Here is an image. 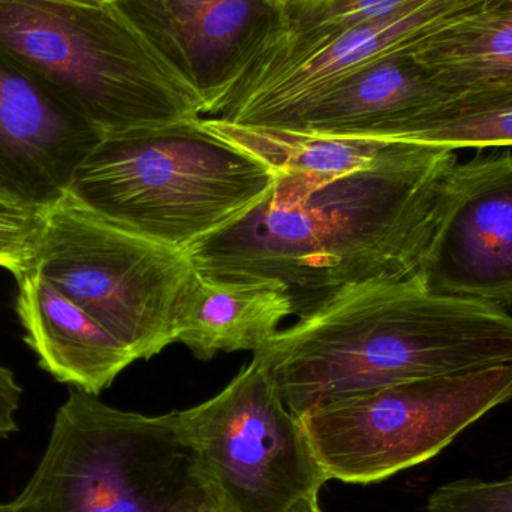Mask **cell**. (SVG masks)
I'll return each instance as SVG.
<instances>
[{
	"label": "cell",
	"instance_id": "obj_14",
	"mask_svg": "<svg viewBox=\"0 0 512 512\" xmlns=\"http://www.w3.org/2000/svg\"><path fill=\"white\" fill-rule=\"evenodd\" d=\"M15 279L27 343L57 381L98 396L134 363L128 348L50 280L33 270Z\"/></svg>",
	"mask_w": 512,
	"mask_h": 512
},
{
	"label": "cell",
	"instance_id": "obj_22",
	"mask_svg": "<svg viewBox=\"0 0 512 512\" xmlns=\"http://www.w3.org/2000/svg\"><path fill=\"white\" fill-rule=\"evenodd\" d=\"M21 394L23 390L11 370L0 366V438H8L18 430L15 414L20 406Z\"/></svg>",
	"mask_w": 512,
	"mask_h": 512
},
{
	"label": "cell",
	"instance_id": "obj_23",
	"mask_svg": "<svg viewBox=\"0 0 512 512\" xmlns=\"http://www.w3.org/2000/svg\"><path fill=\"white\" fill-rule=\"evenodd\" d=\"M286 512H324L319 505V495L307 496Z\"/></svg>",
	"mask_w": 512,
	"mask_h": 512
},
{
	"label": "cell",
	"instance_id": "obj_21",
	"mask_svg": "<svg viewBox=\"0 0 512 512\" xmlns=\"http://www.w3.org/2000/svg\"><path fill=\"white\" fill-rule=\"evenodd\" d=\"M171 512H227L222 507L218 495L200 472L195 471L191 481L186 484L182 495L177 499Z\"/></svg>",
	"mask_w": 512,
	"mask_h": 512
},
{
	"label": "cell",
	"instance_id": "obj_6",
	"mask_svg": "<svg viewBox=\"0 0 512 512\" xmlns=\"http://www.w3.org/2000/svg\"><path fill=\"white\" fill-rule=\"evenodd\" d=\"M27 270L83 307L135 360H149L177 343L198 277L185 252L125 230L68 194L45 212Z\"/></svg>",
	"mask_w": 512,
	"mask_h": 512
},
{
	"label": "cell",
	"instance_id": "obj_24",
	"mask_svg": "<svg viewBox=\"0 0 512 512\" xmlns=\"http://www.w3.org/2000/svg\"><path fill=\"white\" fill-rule=\"evenodd\" d=\"M0 512H5V510H3L2 504H0Z\"/></svg>",
	"mask_w": 512,
	"mask_h": 512
},
{
	"label": "cell",
	"instance_id": "obj_16",
	"mask_svg": "<svg viewBox=\"0 0 512 512\" xmlns=\"http://www.w3.org/2000/svg\"><path fill=\"white\" fill-rule=\"evenodd\" d=\"M411 54L448 93L512 89V0H486Z\"/></svg>",
	"mask_w": 512,
	"mask_h": 512
},
{
	"label": "cell",
	"instance_id": "obj_9",
	"mask_svg": "<svg viewBox=\"0 0 512 512\" xmlns=\"http://www.w3.org/2000/svg\"><path fill=\"white\" fill-rule=\"evenodd\" d=\"M484 2L415 0L319 41L261 54L215 117L237 125H274L343 75L394 54L411 53Z\"/></svg>",
	"mask_w": 512,
	"mask_h": 512
},
{
	"label": "cell",
	"instance_id": "obj_12",
	"mask_svg": "<svg viewBox=\"0 0 512 512\" xmlns=\"http://www.w3.org/2000/svg\"><path fill=\"white\" fill-rule=\"evenodd\" d=\"M83 117L0 50V192L39 209L65 197L101 140Z\"/></svg>",
	"mask_w": 512,
	"mask_h": 512
},
{
	"label": "cell",
	"instance_id": "obj_20",
	"mask_svg": "<svg viewBox=\"0 0 512 512\" xmlns=\"http://www.w3.org/2000/svg\"><path fill=\"white\" fill-rule=\"evenodd\" d=\"M429 512H512V475L502 480L465 478L439 487L427 501Z\"/></svg>",
	"mask_w": 512,
	"mask_h": 512
},
{
	"label": "cell",
	"instance_id": "obj_8",
	"mask_svg": "<svg viewBox=\"0 0 512 512\" xmlns=\"http://www.w3.org/2000/svg\"><path fill=\"white\" fill-rule=\"evenodd\" d=\"M197 469L227 512H286L328 478L258 358L212 399L179 411Z\"/></svg>",
	"mask_w": 512,
	"mask_h": 512
},
{
	"label": "cell",
	"instance_id": "obj_17",
	"mask_svg": "<svg viewBox=\"0 0 512 512\" xmlns=\"http://www.w3.org/2000/svg\"><path fill=\"white\" fill-rule=\"evenodd\" d=\"M397 141L439 149H512V89L450 93L406 126Z\"/></svg>",
	"mask_w": 512,
	"mask_h": 512
},
{
	"label": "cell",
	"instance_id": "obj_4",
	"mask_svg": "<svg viewBox=\"0 0 512 512\" xmlns=\"http://www.w3.org/2000/svg\"><path fill=\"white\" fill-rule=\"evenodd\" d=\"M0 50L101 137L203 117L110 0H0Z\"/></svg>",
	"mask_w": 512,
	"mask_h": 512
},
{
	"label": "cell",
	"instance_id": "obj_7",
	"mask_svg": "<svg viewBox=\"0 0 512 512\" xmlns=\"http://www.w3.org/2000/svg\"><path fill=\"white\" fill-rule=\"evenodd\" d=\"M510 400L512 363H504L343 397L298 420L328 481L372 484L438 456Z\"/></svg>",
	"mask_w": 512,
	"mask_h": 512
},
{
	"label": "cell",
	"instance_id": "obj_18",
	"mask_svg": "<svg viewBox=\"0 0 512 512\" xmlns=\"http://www.w3.org/2000/svg\"><path fill=\"white\" fill-rule=\"evenodd\" d=\"M412 2L415 0H288L282 30L258 56L319 41L393 14Z\"/></svg>",
	"mask_w": 512,
	"mask_h": 512
},
{
	"label": "cell",
	"instance_id": "obj_11",
	"mask_svg": "<svg viewBox=\"0 0 512 512\" xmlns=\"http://www.w3.org/2000/svg\"><path fill=\"white\" fill-rule=\"evenodd\" d=\"M420 280L429 291L512 310V152L448 176Z\"/></svg>",
	"mask_w": 512,
	"mask_h": 512
},
{
	"label": "cell",
	"instance_id": "obj_5",
	"mask_svg": "<svg viewBox=\"0 0 512 512\" xmlns=\"http://www.w3.org/2000/svg\"><path fill=\"white\" fill-rule=\"evenodd\" d=\"M197 471L179 412L120 411L72 387L47 450L5 512H171Z\"/></svg>",
	"mask_w": 512,
	"mask_h": 512
},
{
	"label": "cell",
	"instance_id": "obj_2",
	"mask_svg": "<svg viewBox=\"0 0 512 512\" xmlns=\"http://www.w3.org/2000/svg\"><path fill=\"white\" fill-rule=\"evenodd\" d=\"M286 408L306 412L412 379L512 363V315L420 277L348 295L254 352Z\"/></svg>",
	"mask_w": 512,
	"mask_h": 512
},
{
	"label": "cell",
	"instance_id": "obj_19",
	"mask_svg": "<svg viewBox=\"0 0 512 512\" xmlns=\"http://www.w3.org/2000/svg\"><path fill=\"white\" fill-rule=\"evenodd\" d=\"M47 209L0 192V267L18 274L29 268L41 239Z\"/></svg>",
	"mask_w": 512,
	"mask_h": 512
},
{
	"label": "cell",
	"instance_id": "obj_10",
	"mask_svg": "<svg viewBox=\"0 0 512 512\" xmlns=\"http://www.w3.org/2000/svg\"><path fill=\"white\" fill-rule=\"evenodd\" d=\"M215 117L279 35L288 0H110Z\"/></svg>",
	"mask_w": 512,
	"mask_h": 512
},
{
	"label": "cell",
	"instance_id": "obj_13",
	"mask_svg": "<svg viewBox=\"0 0 512 512\" xmlns=\"http://www.w3.org/2000/svg\"><path fill=\"white\" fill-rule=\"evenodd\" d=\"M448 95L411 53L394 54L343 75L270 126L397 141L409 123Z\"/></svg>",
	"mask_w": 512,
	"mask_h": 512
},
{
	"label": "cell",
	"instance_id": "obj_1",
	"mask_svg": "<svg viewBox=\"0 0 512 512\" xmlns=\"http://www.w3.org/2000/svg\"><path fill=\"white\" fill-rule=\"evenodd\" d=\"M456 152L405 143L366 170L271 197L185 252L213 282L273 283L306 319L363 289L420 276Z\"/></svg>",
	"mask_w": 512,
	"mask_h": 512
},
{
	"label": "cell",
	"instance_id": "obj_3",
	"mask_svg": "<svg viewBox=\"0 0 512 512\" xmlns=\"http://www.w3.org/2000/svg\"><path fill=\"white\" fill-rule=\"evenodd\" d=\"M273 183L264 162L195 119L105 135L66 194L125 230L186 252L248 215Z\"/></svg>",
	"mask_w": 512,
	"mask_h": 512
},
{
	"label": "cell",
	"instance_id": "obj_15",
	"mask_svg": "<svg viewBox=\"0 0 512 512\" xmlns=\"http://www.w3.org/2000/svg\"><path fill=\"white\" fill-rule=\"evenodd\" d=\"M288 316H292L291 300L282 286L213 282L198 274L180 319L177 342L204 361L221 352H256L279 333Z\"/></svg>",
	"mask_w": 512,
	"mask_h": 512
}]
</instances>
